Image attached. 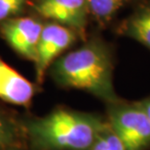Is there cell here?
<instances>
[{
  "label": "cell",
  "instance_id": "6da1fadb",
  "mask_svg": "<svg viewBox=\"0 0 150 150\" xmlns=\"http://www.w3.org/2000/svg\"><path fill=\"white\" fill-rule=\"evenodd\" d=\"M113 56L105 42L92 38L61 56L51 67L55 82L64 88L81 90L112 104L119 101L113 84Z\"/></svg>",
  "mask_w": 150,
  "mask_h": 150
},
{
  "label": "cell",
  "instance_id": "7a4b0ae2",
  "mask_svg": "<svg viewBox=\"0 0 150 150\" xmlns=\"http://www.w3.org/2000/svg\"><path fill=\"white\" fill-rule=\"evenodd\" d=\"M108 127V122L96 114L58 109L32 121L28 132L40 148L89 150Z\"/></svg>",
  "mask_w": 150,
  "mask_h": 150
},
{
  "label": "cell",
  "instance_id": "3957f363",
  "mask_svg": "<svg viewBox=\"0 0 150 150\" xmlns=\"http://www.w3.org/2000/svg\"><path fill=\"white\" fill-rule=\"evenodd\" d=\"M107 122L127 150L150 149V121L139 101L110 104Z\"/></svg>",
  "mask_w": 150,
  "mask_h": 150
},
{
  "label": "cell",
  "instance_id": "277c9868",
  "mask_svg": "<svg viewBox=\"0 0 150 150\" xmlns=\"http://www.w3.org/2000/svg\"><path fill=\"white\" fill-rule=\"evenodd\" d=\"M78 36L74 30L59 23L49 22L43 25L34 62L38 83L43 81L46 71L62 53L76 42Z\"/></svg>",
  "mask_w": 150,
  "mask_h": 150
},
{
  "label": "cell",
  "instance_id": "5b68a950",
  "mask_svg": "<svg viewBox=\"0 0 150 150\" xmlns=\"http://www.w3.org/2000/svg\"><path fill=\"white\" fill-rule=\"evenodd\" d=\"M44 23L33 18H11L0 23V32L14 51L35 62Z\"/></svg>",
  "mask_w": 150,
  "mask_h": 150
},
{
  "label": "cell",
  "instance_id": "8992f818",
  "mask_svg": "<svg viewBox=\"0 0 150 150\" xmlns=\"http://www.w3.org/2000/svg\"><path fill=\"white\" fill-rule=\"evenodd\" d=\"M34 10L50 22L72 29L84 36L90 16L86 0H37Z\"/></svg>",
  "mask_w": 150,
  "mask_h": 150
},
{
  "label": "cell",
  "instance_id": "52a82bcc",
  "mask_svg": "<svg viewBox=\"0 0 150 150\" xmlns=\"http://www.w3.org/2000/svg\"><path fill=\"white\" fill-rule=\"evenodd\" d=\"M34 94L33 84L0 58V100L14 105L28 106Z\"/></svg>",
  "mask_w": 150,
  "mask_h": 150
},
{
  "label": "cell",
  "instance_id": "ba28073f",
  "mask_svg": "<svg viewBox=\"0 0 150 150\" xmlns=\"http://www.w3.org/2000/svg\"><path fill=\"white\" fill-rule=\"evenodd\" d=\"M118 32L150 50V5L140 8L125 20L120 25Z\"/></svg>",
  "mask_w": 150,
  "mask_h": 150
},
{
  "label": "cell",
  "instance_id": "9c48e42d",
  "mask_svg": "<svg viewBox=\"0 0 150 150\" xmlns=\"http://www.w3.org/2000/svg\"><path fill=\"white\" fill-rule=\"evenodd\" d=\"M90 16L100 25H105L118 12L126 0H86Z\"/></svg>",
  "mask_w": 150,
  "mask_h": 150
},
{
  "label": "cell",
  "instance_id": "30bf717a",
  "mask_svg": "<svg viewBox=\"0 0 150 150\" xmlns=\"http://www.w3.org/2000/svg\"><path fill=\"white\" fill-rule=\"evenodd\" d=\"M17 129L14 122L0 112V150L14 144L17 139Z\"/></svg>",
  "mask_w": 150,
  "mask_h": 150
},
{
  "label": "cell",
  "instance_id": "8fae6325",
  "mask_svg": "<svg viewBox=\"0 0 150 150\" xmlns=\"http://www.w3.org/2000/svg\"><path fill=\"white\" fill-rule=\"evenodd\" d=\"M89 150H127L123 142L108 127Z\"/></svg>",
  "mask_w": 150,
  "mask_h": 150
},
{
  "label": "cell",
  "instance_id": "7c38bea8",
  "mask_svg": "<svg viewBox=\"0 0 150 150\" xmlns=\"http://www.w3.org/2000/svg\"><path fill=\"white\" fill-rule=\"evenodd\" d=\"M26 0H0V23L19 14Z\"/></svg>",
  "mask_w": 150,
  "mask_h": 150
},
{
  "label": "cell",
  "instance_id": "4fadbf2b",
  "mask_svg": "<svg viewBox=\"0 0 150 150\" xmlns=\"http://www.w3.org/2000/svg\"><path fill=\"white\" fill-rule=\"evenodd\" d=\"M139 103L140 104V106L142 107V109L144 110L145 114L147 115L149 121H150V96L147 98H143L142 100H139Z\"/></svg>",
  "mask_w": 150,
  "mask_h": 150
}]
</instances>
